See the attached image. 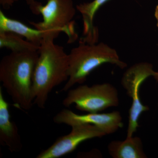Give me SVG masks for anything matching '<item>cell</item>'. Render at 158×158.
Wrapping results in <instances>:
<instances>
[{
    "label": "cell",
    "mask_w": 158,
    "mask_h": 158,
    "mask_svg": "<svg viewBox=\"0 0 158 158\" xmlns=\"http://www.w3.org/2000/svg\"></svg>",
    "instance_id": "18"
},
{
    "label": "cell",
    "mask_w": 158,
    "mask_h": 158,
    "mask_svg": "<svg viewBox=\"0 0 158 158\" xmlns=\"http://www.w3.org/2000/svg\"><path fill=\"white\" fill-rule=\"evenodd\" d=\"M155 71L152 64L141 62L128 69L122 78V85L132 99L129 111L127 138L133 137L139 127L138 121L141 114L149 110V107L141 102L139 91L143 82L149 77H152Z\"/></svg>",
    "instance_id": "6"
},
{
    "label": "cell",
    "mask_w": 158,
    "mask_h": 158,
    "mask_svg": "<svg viewBox=\"0 0 158 158\" xmlns=\"http://www.w3.org/2000/svg\"><path fill=\"white\" fill-rule=\"evenodd\" d=\"M108 150L113 158H146L141 138H126L124 141H113L108 145Z\"/></svg>",
    "instance_id": "11"
},
{
    "label": "cell",
    "mask_w": 158,
    "mask_h": 158,
    "mask_svg": "<svg viewBox=\"0 0 158 158\" xmlns=\"http://www.w3.org/2000/svg\"><path fill=\"white\" fill-rule=\"evenodd\" d=\"M53 121L57 124L67 125L71 127L80 124L93 125L101 130L106 135L116 132L123 126L122 117L118 111L79 115L69 109H64L54 116Z\"/></svg>",
    "instance_id": "8"
},
{
    "label": "cell",
    "mask_w": 158,
    "mask_h": 158,
    "mask_svg": "<svg viewBox=\"0 0 158 158\" xmlns=\"http://www.w3.org/2000/svg\"><path fill=\"white\" fill-rule=\"evenodd\" d=\"M0 48L9 49L11 52H19L38 51L40 46L24 40L21 36L15 33L0 32Z\"/></svg>",
    "instance_id": "13"
},
{
    "label": "cell",
    "mask_w": 158,
    "mask_h": 158,
    "mask_svg": "<svg viewBox=\"0 0 158 158\" xmlns=\"http://www.w3.org/2000/svg\"><path fill=\"white\" fill-rule=\"evenodd\" d=\"M69 78L61 91H68L74 85L82 84L99 66L111 64L123 69L127 64L122 61L117 51L106 44L81 43L69 54Z\"/></svg>",
    "instance_id": "3"
},
{
    "label": "cell",
    "mask_w": 158,
    "mask_h": 158,
    "mask_svg": "<svg viewBox=\"0 0 158 158\" xmlns=\"http://www.w3.org/2000/svg\"><path fill=\"white\" fill-rule=\"evenodd\" d=\"M14 2L13 0H0V3L5 9H9Z\"/></svg>",
    "instance_id": "15"
},
{
    "label": "cell",
    "mask_w": 158,
    "mask_h": 158,
    "mask_svg": "<svg viewBox=\"0 0 158 158\" xmlns=\"http://www.w3.org/2000/svg\"><path fill=\"white\" fill-rule=\"evenodd\" d=\"M38 51L11 52L0 62V81L17 107L28 110L34 104L33 78Z\"/></svg>",
    "instance_id": "2"
},
{
    "label": "cell",
    "mask_w": 158,
    "mask_h": 158,
    "mask_svg": "<svg viewBox=\"0 0 158 158\" xmlns=\"http://www.w3.org/2000/svg\"><path fill=\"white\" fill-rule=\"evenodd\" d=\"M110 0H93L89 2L79 4L77 10L81 15L83 21V35L82 42L96 43L98 38V30L94 24V16L98 9Z\"/></svg>",
    "instance_id": "10"
},
{
    "label": "cell",
    "mask_w": 158,
    "mask_h": 158,
    "mask_svg": "<svg viewBox=\"0 0 158 158\" xmlns=\"http://www.w3.org/2000/svg\"><path fill=\"white\" fill-rule=\"evenodd\" d=\"M0 144L8 148L11 152H19L23 148L18 128L11 121L9 105L4 98L0 87Z\"/></svg>",
    "instance_id": "9"
},
{
    "label": "cell",
    "mask_w": 158,
    "mask_h": 158,
    "mask_svg": "<svg viewBox=\"0 0 158 158\" xmlns=\"http://www.w3.org/2000/svg\"><path fill=\"white\" fill-rule=\"evenodd\" d=\"M156 21V26L158 28V5L156 7L154 13Z\"/></svg>",
    "instance_id": "16"
},
{
    "label": "cell",
    "mask_w": 158,
    "mask_h": 158,
    "mask_svg": "<svg viewBox=\"0 0 158 158\" xmlns=\"http://www.w3.org/2000/svg\"><path fill=\"white\" fill-rule=\"evenodd\" d=\"M152 77L156 80V81L158 83V71H155Z\"/></svg>",
    "instance_id": "17"
},
{
    "label": "cell",
    "mask_w": 158,
    "mask_h": 158,
    "mask_svg": "<svg viewBox=\"0 0 158 158\" xmlns=\"http://www.w3.org/2000/svg\"><path fill=\"white\" fill-rule=\"evenodd\" d=\"M14 2L18 1V0H13ZM27 4L30 6V9L33 12V14L36 15H39L38 11V7L41 3L36 2L35 0H25Z\"/></svg>",
    "instance_id": "14"
},
{
    "label": "cell",
    "mask_w": 158,
    "mask_h": 158,
    "mask_svg": "<svg viewBox=\"0 0 158 158\" xmlns=\"http://www.w3.org/2000/svg\"><path fill=\"white\" fill-rule=\"evenodd\" d=\"M38 11L42 15V21L29 23L43 32L44 39L55 40L61 32L67 34L71 41L77 39L73 21L76 9L72 0H48L45 6L40 5Z\"/></svg>",
    "instance_id": "4"
},
{
    "label": "cell",
    "mask_w": 158,
    "mask_h": 158,
    "mask_svg": "<svg viewBox=\"0 0 158 158\" xmlns=\"http://www.w3.org/2000/svg\"><path fill=\"white\" fill-rule=\"evenodd\" d=\"M0 32H10L17 34L38 46L44 38L42 31L32 28L19 21L7 17L2 10H0Z\"/></svg>",
    "instance_id": "12"
},
{
    "label": "cell",
    "mask_w": 158,
    "mask_h": 158,
    "mask_svg": "<svg viewBox=\"0 0 158 158\" xmlns=\"http://www.w3.org/2000/svg\"><path fill=\"white\" fill-rule=\"evenodd\" d=\"M119 103L117 89L107 83L91 86L82 85L70 89L62 101L65 107L75 104L77 110L88 113H100L108 108L117 106Z\"/></svg>",
    "instance_id": "5"
},
{
    "label": "cell",
    "mask_w": 158,
    "mask_h": 158,
    "mask_svg": "<svg viewBox=\"0 0 158 158\" xmlns=\"http://www.w3.org/2000/svg\"><path fill=\"white\" fill-rule=\"evenodd\" d=\"M54 41L53 39L43 40L33 75L34 104L41 109L45 108L53 89L69 78V54L63 47Z\"/></svg>",
    "instance_id": "1"
},
{
    "label": "cell",
    "mask_w": 158,
    "mask_h": 158,
    "mask_svg": "<svg viewBox=\"0 0 158 158\" xmlns=\"http://www.w3.org/2000/svg\"><path fill=\"white\" fill-rule=\"evenodd\" d=\"M71 127L69 134L59 137L49 147L40 153L36 158H60L73 152L84 141L106 135L93 125L80 124Z\"/></svg>",
    "instance_id": "7"
}]
</instances>
